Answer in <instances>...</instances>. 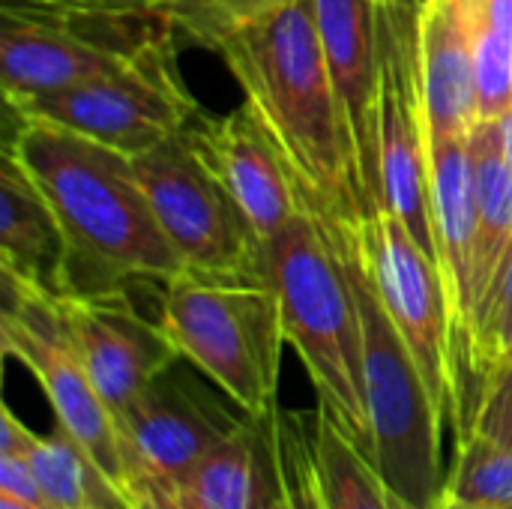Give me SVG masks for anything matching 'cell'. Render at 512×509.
<instances>
[{"mask_svg":"<svg viewBox=\"0 0 512 509\" xmlns=\"http://www.w3.org/2000/svg\"><path fill=\"white\" fill-rule=\"evenodd\" d=\"M483 120L512 108V0H468Z\"/></svg>","mask_w":512,"mask_h":509,"instance_id":"23","label":"cell"},{"mask_svg":"<svg viewBox=\"0 0 512 509\" xmlns=\"http://www.w3.org/2000/svg\"><path fill=\"white\" fill-rule=\"evenodd\" d=\"M363 255L399 336L429 384L441 420H453L456 327L438 261L387 207H378L366 222Z\"/></svg>","mask_w":512,"mask_h":509,"instance_id":"11","label":"cell"},{"mask_svg":"<svg viewBox=\"0 0 512 509\" xmlns=\"http://www.w3.org/2000/svg\"><path fill=\"white\" fill-rule=\"evenodd\" d=\"M57 303L66 333L114 420L180 360L159 321H147L126 288L69 294Z\"/></svg>","mask_w":512,"mask_h":509,"instance_id":"12","label":"cell"},{"mask_svg":"<svg viewBox=\"0 0 512 509\" xmlns=\"http://www.w3.org/2000/svg\"><path fill=\"white\" fill-rule=\"evenodd\" d=\"M27 459L48 509H132V495L63 426L51 435H33Z\"/></svg>","mask_w":512,"mask_h":509,"instance_id":"20","label":"cell"},{"mask_svg":"<svg viewBox=\"0 0 512 509\" xmlns=\"http://www.w3.org/2000/svg\"><path fill=\"white\" fill-rule=\"evenodd\" d=\"M264 270L282 303L285 339L306 366L318 405L372 459L363 324L336 243L309 213H300L264 243Z\"/></svg>","mask_w":512,"mask_h":509,"instance_id":"3","label":"cell"},{"mask_svg":"<svg viewBox=\"0 0 512 509\" xmlns=\"http://www.w3.org/2000/svg\"><path fill=\"white\" fill-rule=\"evenodd\" d=\"M126 486L135 477L174 489L240 423L192 387L159 375L117 420Z\"/></svg>","mask_w":512,"mask_h":509,"instance_id":"14","label":"cell"},{"mask_svg":"<svg viewBox=\"0 0 512 509\" xmlns=\"http://www.w3.org/2000/svg\"><path fill=\"white\" fill-rule=\"evenodd\" d=\"M132 165L186 273L204 279H267L261 237L195 156L183 132L132 156Z\"/></svg>","mask_w":512,"mask_h":509,"instance_id":"7","label":"cell"},{"mask_svg":"<svg viewBox=\"0 0 512 509\" xmlns=\"http://www.w3.org/2000/svg\"><path fill=\"white\" fill-rule=\"evenodd\" d=\"M417 51L429 138L471 135L483 114L468 0H426L417 12Z\"/></svg>","mask_w":512,"mask_h":509,"instance_id":"17","label":"cell"},{"mask_svg":"<svg viewBox=\"0 0 512 509\" xmlns=\"http://www.w3.org/2000/svg\"><path fill=\"white\" fill-rule=\"evenodd\" d=\"M429 216L435 234V261L453 309L459 363L474 324L477 192L471 135L429 138Z\"/></svg>","mask_w":512,"mask_h":509,"instance_id":"16","label":"cell"},{"mask_svg":"<svg viewBox=\"0 0 512 509\" xmlns=\"http://www.w3.org/2000/svg\"><path fill=\"white\" fill-rule=\"evenodd\" d=\"M0 495L15 498V501L36 509H48L42 486L36 480V471H33L30 459L21 453H0Z\"/></svg>","mask_w":512,"mask_h":509,"instance_id":"28","label":"cell"},{"mask_svg":"<svg viewBox=\"0 0 512 509\" xmlns=\"http://www.w3.org/2000/svg\"><path fill=\"white\" fill-rule=\"evenodd\" d=\"M276 144L306 213L336 246L378 210L333 84L312 0H288L213 45Z\"/></svg>","mask_w":512,"mask_h":509,"instance_id":"1","label":"cell"},{"mask_svg":"<svg viewBox=\"0 0 512 509\" xmlns=\"http://www.w3.org/2000/svg\"><path fill=\"white\" fill-rule=\"evenodd\" d=\"M0 509H36V507H30V504H21V501H15V498L0 495Z\"/></svg>","mask_w":512,"mask_h":509,"instance_id":"32","label":"cell"},{"mask_svg":"<svg viewBox=\"0 0 512 509\" xmlns=\"http://www.w3.org/2000/svg\"><path fill=\"white\" fill-rule=\"evenodd\" d=\"M498 129H501V147H504V156L512 168V108L498 120Z\"/></svg>","mask_w":512,"mask_h":509,"instance_id":"29","label":"cell"},{"mask_svg":"<svg viewBox=\"0 0 512 509\" xmlns=\"http://www.w3.org/2000/svg\"><path fill=\"white\" fill-rule=\"evenodd\" d=\"M381 3H387V6H399V9H420L426 0H381Z\"/></svg>","mask_w":512,"mask_h":509,"instance_id":"31","label":"cell"},{"mask_svg":"<svg viewBox=\"0 0 512 509\" xmlns=\"http://www.w3.org/2000/svg\"><path fill=\"white\" fill-rule=\"evenodd\" d=\"M444 495L483 509H512V447L486 435L456 441Z\"/></svg>","mask_w":512,"mask_h":509,"instance_id":"24","label":"cell"},{"mask_svg":"<svg viewBox=\"0 0 512 509\" xmlns=\"http://www.w3.org/2000/svg\"><path fill=\"white\" fill-rule=\"evenodd\" d=\"M183 509H252L255 501V432L243 420L219 441L174 489Z\"/></svg>","mask_w":512,"mask_h":509,"instance_id":"22","label":"cell"},{"mask_svg":"<svg viewBox=\"0 0 512 509\" xmlns=\"http://www.w3.org/2000/svg\"><path fill=\"white\" fill-rule=\"evenodd\" d=\"M282 3L288 0H168L162 18L177 33H186L192 42L213 51L219 39L279 9Z\"/></svg>","mask_w":512,"mask_h":509,"instance_id":"25","label":"cell"},{"mask_svg":"<svg viewBox=\"0 0 512 509\" xmlns=\"http://www.w3.org/2000/svg\"><path fill=\"white\" fill-rule=\"evenodd\" d=\"M435 509H483V507H474V504L456 501V498H450V495H441V501H438V507Z\"/></svg>","mask_w":512,"mask_h":509,"instance_id":"30","label":"cell"},{"mask_svg":"<svg viewBox=\"0 0 512 509\" xmlns=\"http://www.w3.org/2000/svg\"><path fill=\"white\" fill-rule=\"evenodd\" d=\"M321 48L339 90L366 189L381 207L378 168V0H312Z\"/></svg>","mask_w":512,"mask_h":509,"instance_id":"15","label":"cell"},{"mask_svg":"<svg viewBox=\"0 0 512 509\" xmlns=\"http://www.w3.org/2000/svg\"><path fill=\"white\" fill-rule=\"evenodd\" d=\"M156 321L180 360L207 375L246 417H264L279 405V369L288 339L270 279L180 273L162 285Z\"/></svg>","mask_w":512,"mask_h":509,"instance_id":"4","label":"cell"},{"mask_svg":"<svg viewBox=\"0 0 512 509\" xmlns=\"http://www.w3.org/2000/svg\"><path fill=\"white\" fill-rule=\"evenodd\" d=\"M471 159H474V192H477V249H474V324H477V315L512 249V168L501 147L498 120H483L471 132Z\"/></svg>","mask_w":512,"mask_h":509,"instance_id":"19","label":"cell"},{"mask_svg":"<svg viewBox=\"0 0 512 509\" xmlns=\"http://www.w3.org/2000/svg\"><path fill=\"white\" fill-rule=\"evenodd\" d=\"M0 273L63 297L69 249L63 228L24 165L3 150L0 165Z\"/></svg>","mask_w":512,"mask_h":509,"instance_id":"18","label":"cell"},{"mask_svg":"<svg viewBox=\"0 0 512 509\" xmlns=\"http://www.w3.org/2000/svg\"><path fill=\"white\" fill-rule=\"evenodd\" d=\"M162 18H48L3 9L0 84L21 105L129 66L162 30Z\"/></svg>","mask_w":512,"mask_h":509,"instance_id":"9","label":"cell"},{"mask_svg":"<svg viewBox=\"0 0 512 509\" xmlns=\"http://www.w3.org/2000/svg\"><path fill=\"white\" fill-rule=\"evenodd\" d=\"M315 465L327 509H414L324 405L315 411Z\"/></svg>","mask_w":512,"mask_h":509,"instance_id":"21","label":"cell"},{"mask_svg":"<svg viewBox=\"0 0 512 509\" xmlns=\"http://www.w3.org/2000/svg\"><path fill=\"white\" fill-rule=\"evenodd\" d=\"M417 12L378 0V168L387 207L435 258L429 216V117L420 81Z\"/></svg>","mask_w":512,"mask_h":509,"instance_id":"10","label":"cell"},{"mask_svg":"<svg viewBox=\"0 0 512 509\" xmlns=\"http://www.w3.org/2000/svg\"><path fill=\"white\" fill-rule=\"evenodd\" d=\"M468 435H486L504 447H512V360H507L483 387L477 408L471 414V423L465 429V435H459L456 441L468 438Z\"/></svg>","mask_w":512,"mask_h":509,"instance_id":"27","label":"cell"},{"mask_svg":"<svg viewBox=\"0 0 512 509\" xmlns=\"http://www.w3.org/2000/svg\"><path fill=\"white\" fill-rule=\"evenodd\" d=\"M0 345L6 357L21 360L33 372L51 402L57 426H63L99 468L129 492L114 414L96 393L66 333L57 297L3 273Z\"/></svg>","mask_w":512,"mask_h":509,"instance_id":"8","label":"cell"},{"mask_svg":"<svg viewBox=\"0 0 512 509\" xmlns=\"http://www.w3.org/2000/svg\"><path fill=\"white\" fill-rule=\"evenodd\" d=\"M183 135L195 156L240 207L261 243L306 213L276 144L249 102L228 114H207L201 108Z\"/></svg>","mask_w":512,"mask_h":509,"instance_id":"13","label":"cell"},{"mask_svg":"<svg viewBox=\"0 0 512 509\" xmlns=\"http://www.w3.org/2000/svg\"><path fill=\"white\" fill-rule=\"evenodd\" d=\"M15 114V111H12ZM18 117L6 147L48 198L69 249V294L126 288L186 273L165 237L132 156L63 126Z\"/></svg>","mask_w":512,"mask_h":509,"instance_id":"2","label":"cell"},{"mask_svg":"<svg viewBox=\"0 0 512 509\" xmlns=\"http://www.w3.org/2000/svg\"><path fill=\"white\" fill-rule=\"evenodd\" d=\"M336 249L345 261L363 324L372 462L411 507L435 509L447 483L441 468L444 420L411 348L399 336L375 288L363 255V237Z\"/></svg>","mask_w":512,"mask_h":509,"instance_id":"5","label":"cell"},{"mask_svg":"<svg viewBox=\"0 0 512 509\" xmlns=\"http://www.w3.org/2000/svg\"><path fill=\"white\" fill-rule=\"evenodd\" d=\"M165 6L168 0H3V9L48 18H162Z\"/></svg>","mask_w":512,"mask_h":509,"instance_id":"26","label":"cell"},{"mask_svg":"<svg viewBox=\"0 0 512 509\" xmlns=\"http://www.w3.org/2000/svg\"><path fill=\"white\" fill-rule=\"evenodd\" d=\"M174 33V27L162 30L129 66L105 78L6 108L78 132L123 156L147 153L180 135L201 111L180 75Z\"/></svg>","mask_w":512,"mask_h":509,"instance_id":"6","label":"cell"}]
</instances>
